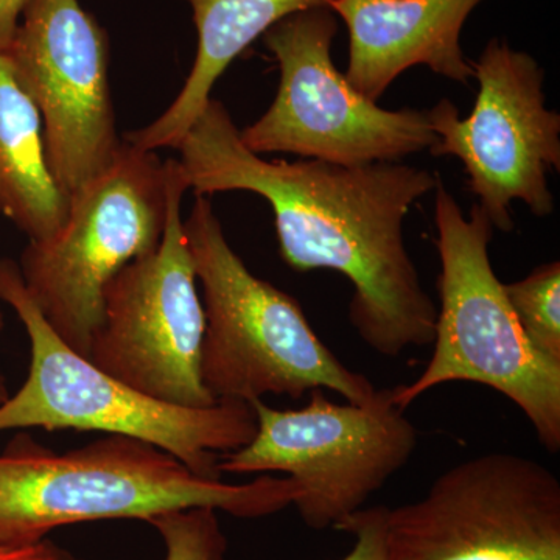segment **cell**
<instances>
[{
	"instance_id": "cell-1",
	"label": "cell",
	"mask_w": 560,
	"mask_h": 560,
	"mask_svg": "<svg viewBox=\"0 0 560 560\" xmlns=\"http://www.w3.org/2000/svg\"><path fill=\"white\" fill-rule=\"evenodd\" d=\"M195 197L245 190L270 202L279 253L300 272L330 270L352 283L349 319L383 357L433 345L438 307L405 243L411 206L441 183L401 162L341 167L267 161L246 149L223 103L210 98L176 143Z\"/></svg>"
},
{
	"instance_id": "cell-2",
	"label": "cell",
	"mask_w": 560,
	"mask_h": 560,
	"mask_svg": "<svg viewBox=\"0 0 560 560\" xmlns=\"http://www.w3.org/2000/svg\"><path fill=\"white\" fill-rule=\"evenodd\" d=\"M300 499L289 477L246 485L200 477L171 453L135 438H106L68 453L18 434L0 455V545L28 547L75 523L138 518L208 506L234 517L278 514Z\"/></svg>"
},
{
	"instance_id": "cell-3",
	"label": "cell",
	"mask_w": 560,
	"mask_h": 560,
	"mask_svg": "<svg viewBox=\"0 0 560 560\" xmlns=\"http://www.w3.org/2000/svg\"><path fill=\"white\" fill-rule=\"evenodd\" d=\"M184 232L202 287L200 372L213 400L253 404L267 394L298 400L323 388L350 404L374 396L370 378L335 357L296 300L248 270L208 197H197Z\"/></svg>"
},
{
	"instance_id": "cell-4",
	"label": "cell",
	"mask_w": 560,
	"mask_h": 560,
	"mask_svg": "<svg viewBox=\"0 0 560 560\" xmlns=\"http://www.w3.org/2000/svg\"><path fill=\"white\" fill-rule=\"evenodd\" d=\"M434 200L441 308L433 355L410 385L394 386L407 411L423 394L452 382L480 383L517 405L545 451H560V361L545 357L523 334L489 257L493 226L475 205L469 219L438 184Z\"/></svg>"
},
{
	"instance_id": "cell-5",
	"label": "cell",
	"mask_w": 560,
	"mask_h": 560,
	"mask_svg": "<svg viewBox=\"0 0 560 560\" xmlns=\"http://www.w3.org/2000/svg\"><path fill=\"white\" fill-rule=\"evenodd\" d=\"M0 301L20 316L32 348L27 381L0 405V431L39 427L135 438L215 480H221L219 453L238 451L256 436V411L246 401H217L206 408L165 404L70 349L36 307L18 261L0 259Z\"/></svg>"
},
{
	"instance_id": "cell-6",
	"label": "cell",
	"mask_w": 560,
	"mask_h": 560,
	"mask_svg": "<svg viewBox=\"0 0 560 560\" xmlns=\"http://www.w3.org/2000/svg\"><path fill=\"white\" fill-rule=\"evenodd\" d=\"M167 184V160L124 140L108 171L70 194L61 230L22 250L25 289L55 334L84 359L103 323L106 287L160 246Z\"/></svg>"
},
{
	"instance_id": "cell-7",
	"label": "cell",
	"mask_w": 560,
	"mask_h": 560,
	"mask_svg": "<svg viewBox=\"0 0 560 560\" xmlns=\"http://www.w3.org/2000/svg\"><path fill=\"white\" fill-rule=\"evenodd\" d=\"M256 436L220 455V474H285L300 489L294 501L308 528H335L361 510L407 466L419 434L393 388L375 389L363 404H335L311 390L301 410H276L253 401Z\"/></svg>"
},
{
	"instance_id": "cell-8",
	"label": "cell",
	"mask_w": 560,
	"mask_h": 560,
	"mask_svg": "<svg viewBox=\"0 0 560 560\" xmlns=\"http://www.w3.org/2000/svg\"><path fill=\"white\" fill-rule=\"evenodd\" d=\"M338 16L330 9L291 14L265 33L278 61V94L259 120L241 130L256 154L290 153L341 167L400 162L438 143L427 110L383 109L335 68Z\"/></svg>"
},
{
	"instance_id": "cell-9",
	"label": "cell",
	"mask_w": 560,
	"mask_h": 560,
	"mask_svg": "<svg viewBox=\"0 0 560 560\" xmlns=\"http://www.w3.org/2000/svg\"><path fill=\"white\" fill-rule=\"evenodd\" d=\"M167 162V220L160 246L106 287L103 323L88 360L153 399L212 407L217 401L200 372L205 307L180 215L189 184L178 160Z\"/></svg>"
},
{
	"instance_id": "cell-10",
	"label": "cell",
	"mask_w": 560,
	"mask_h": 560,
	"mask_svg": "<svg viewBox=\"0 0 560 560\" xmlns=\"http://www.w3.org/2000/svg\"><path fill=\"white\" fill-rule=\"evenodd\" d=\"M388 560H560V481L539 460L488 453L388 510Z\"/></svg>"
},
{
	"instance_id": "cell-11",
	"label": "cell",
	"mask_w": 560,
	"mask_h": 560,
	"mask_svg": "<svg viewBox=\"0 0 560 560\" xmlns=\"http://www.w3.org/2000/svg\"><path fill=\"white\" fill-rule=\"evenodd\" d=\"M470 62L480 84L474 109L460 119L448 98L427 109L438 136L430 153L458 158L493 230L511 232L512 201L536 217L555 212L547 175L560 171V116L545 106V70L533 55L492 38Z\"/></svg>"
},
{
	"instance_id": "cell-12",
	"label": "cell",
	"mask_w": 560,
	"mask_h": 560,
	"mask_svg": "<svg viewBox=\"0 0 560 560\" xmlns=\"http://www.w3.org/2000/svg\"><path fill=\"white\" fill-rule=\"evenodd\" d=\"M109 36L80 0H28L7 57L43 120L58 184L79 190L124 145L109 84Z\"/></svg>"
},
{
	"instance_id": "cell-13",
	"label": "cell",
	"mask_w": 560,
	"mask_h": 560,
	"mask_svg": "<svg viewBox=\"0 0 560 560\" xmlns=\"http://www.w3.org/2000/svg\"><path fill=\"white\" fill-rule=\"evenodd\" d=\"M486 0H334L330 10L349 32L345 77L377 103L405 70L425 66L467 84L474 68L460 47L464 24Z\"/></svg>"
},
{
	"instance_id": "cell-14",
	"label": "cell",
	"mask_w": 560,
	"mask_h": 560,
	"mask_svg": "<svg viewBox=\"0 0 560 560\" xmlns=\"http://www.w3.org/2000/svg\"><path fill=\"white\" fill-rule=\"evenodd\" d=\"M197 28V57L183 90L158 119L125 136L143 151L175 149L208 105L217 81L254 40L291 14L330 9L334 0H183Z\"/></svg>"
},
{
	"instance_id": "cell-15",
	"label": "cell",
	"mask_w": 560,
	"mask_h": 560,
	"mask_svg": "<svg viewBox=\"0 0 560 560\" xmlns=\"http://www.w3.org/2000/svg\"><path fill=\"white\" fill-rule=\"evenodd\" d=\"M70 195L51 173L43 120L0 51V217L44 242L66 223Z\"/></svg>"
},
{
	"instance_id": "cell-16",
	"label": "cell",
	"mask_w": 560,
	"mask_h": 560,
	"mask_svg": "<svg viewBox=\"0 0 560 560\" xmlns=\"http://www.w3.org/2000/svg\"><path fill=\"white\" fill-rule=\"evenodd\" d=\"M503 290L530 345L560 361V261L540 265Z\"/></svg>"
},
{
	"instance_id": "cell-17",
	"label": "cell",
	"mask_w": 560,
	"mask_h": 560,
	"mask_svg": "<svg viewBox=\"0 0 560 560\" xmlns=\"http://www.w3.org/2000/svg\"><path fill=\"white\" fill-rule=\"evenodd\" d=\"M217 510L208 506L162 512L149 522L165 545L164 560H228V539Z\"/></svg>"
},
{
	"instance_id": "cell-18",
	"label": "cell",
	"mask_w": 560,
	"mask_h": 560,
	"mask_svg": "<svg viewBox=\"0 0 560 560\" xmlns=\"http://www.w3.org/2000/svg\"><path fill=\"white\" fill-rule=\"evenodd\" d=\"M386 517L388 508L374 506L353 512L335 529L345 530L355 537V545L341 560H388L386 550Z\"/></svg>"
},
{
	"instance_id": "cell-19",
	"label": "cell",
	"mask_w": 560,
	"mask_h": 560,
	"mask_svg": "<svg viewBox=\"0 0 560 560\" xmlns=\"http://www.w3.org/2000/svg\"><path fill=\"white\" fill-rule=\"evenodd\" d=\"M72 555L46 539L28 547L0 545V560H70Z\"/></svg>"
},
{
	"instance_id": "cell-20",
	"label": "cell",
	"mask_w": 560,
	"mask_h": 560,
	"mask_svg": "<svg viewBox=\"0 0 560 560\" xmlns=\"http://www.w3.org/2000/svg\"><path fill=\"white\" fill-rule=\"evenodd\" d=\"M28 0H0V51L9 49Z\"/></svg>"
},
{
	"instance_id": "cell-21",
	"label": "cell",
	"mask_w": 560,
	"mask_h": 560,
	"mask_svg": "<svg viewBox=\"0 0 560 560\" xmlns=\"http://www.w3.org/2000/svg\"><path fill=\"white\" fill-rule=\"evenodd\" d=\"M3 330V315L0 312V331ZM10 399L9 388H7L5 377L0 374V405L5 404Z\"/></svg>"
},
{
	"instance_id": "cell-22",
	"label": "cell",
	"mask_w": 560,
	"mask_h": 560,
	"mask_svg": "<svg viewBox=\"0 0 560 560\" xmlns=\"http://www.w3.org/2000/svg\"><path fill=\"white\" fill-rule=\"evenodd\" d=\"M70 560H83V559H77V558H73V556H72V558H70Z\"/></svg>"
}]
</instances>
